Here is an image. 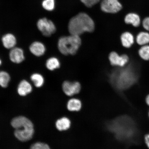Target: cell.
<instances>
[{
  "label": "cell",
  "mask_w": 149,
  "mask_h": 149,
  "mask_svg": "<svg viewBox=\"0 0 149 149\" xmlns=\"http://www.w3.org/2000/svg\"><path fill=\"white\" fill-rule=\"evenodd\" d=\"M10 80L11 77L8 72L3 70L0 71V86L2 88H6Z\"/></svg>",
  "instance_id": "20"
},
{
  "label": "cell",
  "mask_w": 149,
  "mask_h": 149,
  "mask_svg": "<svg viewBox=\"0 0 149 149\" xmlns=\"http://www.w3.org/2000/svg\"><path fill=\"white\" fill-rule=\"evenodd\" d=\"M146 102L147 104L149 105V95L147 96L146 98Z\"/></svg>",
  "instance_id": "28"
},
{
  "label": "cell",
  "mask_w": 149,
  "mask_h": 149,
  "mask_svg": "<svg viewBox=\"0 0 149 149\" xmlns=\"http://www.w3.org/2000/svg\"><path fill=\"white\" fill-rule=\"evenodd\" d=\"M145 143L149 148V133L145 136Z\"/></svg>",
  "instance_id": "27"
},
{
  "label": "cell",
  "mask_w": 149,
  "mask_h": 149,
  "mask_svg": "<svg viewBox=\"0 0 149 149\" xmlns=\"http://www.w3.org/2000/svg\"><path fill=\"white\" fill-rule=\"evenodd\" d=\"M82 104L81 100L77 98H72L68 100L67 104V107L69 111H78L81 109Z\"/></svg>",
  "instance_id": "17"
},
{
  "label": "cell",
  "mask_w": 149,
  "mask_h": 149,
  "mask_svg": "<svg viewBox=\"0 0 149 149\" xmlns=\"http://www.w3.org/2000/svg\"><path fill=\"white\" fill-rule=\"evenodd\" d=\"M125 22L127 24H130L135 27L139 26L141 23V19L138 15L130 13L126 15Z\"/></svg>",
  "instance_id": "15"
},
{
  "label": "cell",
  "mask_w": 149,
  "mask_h": 149,
  "mask_svg": "<svg viewBox=\"0 0 149 149\" xmlns=\"http://www.w3.org/2000/svg\"><path fill=\"white\" fill-rule=\"evenodd\" d=\"M68 27L71 34L79 36L85 32H92L94 30L95 24L88 15L81 13L70 20Z\"/></svg>",
  "instance_id": "3"
},
{
  "label": "cell",
  "mask_w": 149,
  "mask_h": 149,
  "mask_svg": "<svg viewBox=\"0 0 149 149\" xmlns=\"http://www.w3.org/2000/svg\"><path fill=\"white\" fill-rule=\"evenodd\" d=\"M102 11L109 13H116L122 9V5L118 0H103L100 5Z\"/></svg>",
  "instance_id": "7"
},
{
  "label": "cell",
  "mask_w": 149,
  "mask_h": 149,
  "mask_svg": "<svg viewBox=\"0 0 149 149\" xmlns=\"http://www.w3.org/2000/svg\"><path fill=\"white\" fill-rule=\"evenodd\" d=\"M11 125L15 128V136L19 140L26 141L32 138L34 133V127L33 123L27 117H15L11 121Z\"/></svg>",
  "instance_id": "4"
},
{
  "label": "cell",
  "mask_w": 149,
  "mask_h": 149,
  "mask_svg": "<svg viewBox=\"0 0 149 149\" xmlns=\"http://www.w3.org/2000/svg\"></svg>",
  "instance_id": "30"
},
{
  "label": "cell",
  "mask_w": 149,
  "mask_h": 149,
  "mask_svg": "<svg viewBox=\"0 0 149 149\" xmlns=\"http://www.w3.org/2000/svg\"><path fill=\"white\" fill-rule=\"evenodd\" d=\"M45 66L48 70L53 71L60 68L61 63L57 58L52 57L46 60Z\"/></svg>",
  "instance_id": "19"
},
{
  "label": "cell",
  "mask_w": 149,
  "mask_h": 149,
  "mask_svg": "<svg viewBox=\"0 0 149 149\" xmlns=\"http://www.w3.org/2000/svg\"><path fill=\"white\" fill-rule=\"evenodd\" d=\"M106 128L121 142L130 145L137 144L140 141V132L137 124L128 115H122L108 122Z\"/></svg>",
  "instance_id": "1"
},
{
  "label": "cell",
  "mask_w": 149,
  "mask_h": 149,
  "mask_svg": "<svg viewBox=\"0 0 149 149\" xmlns=\"http://www.w3.org/2000/svg\"><path fill=\"white\" fill-rule=\"evenodd\" d=\"M120 39L122 45L127 48L131 47L134 42L133 35L130 32H126L123 33L121 35Z\"/></svg>",
  "instance_id": "16"
},
{
  "label": "cell",
  "mask_w": 149,
  "mask_h": 149,
  "mask_svg": "<svg viewBox=\"0 0 149 149\" xmlns=\"http://www.w3.org/2000/svg\"><path fill=\"white\" fill-rule=\"evenodd\" d=\"M81 44V39L79 36L71 35L61 37L58 42V48L63 55H74L77 53Z\"/></svg>",
  "instance_id": "5"
},
{
  "label": "cell",
  "mask_w": 149,
  "mask_h": 149,
  "mask_svg": "<svg viewBox=\"0 0 149 149\" xmlns=\"http://www.w3.org/2000/svg\"><path fill=\"white\" fill-rule=\"evenodd\" d=\"M137 74L130 67L115 71L110 76L112 85L117 90L123 91L129 88L136 83Z\"/></svg>",
  "instance_id": "2"
},
{
  "label": "cell",
  "mask_w": 149,
  "mask_h": 149,
  "mask_svg": "<svg viewBox=\"0 0 149 149\" xmlns=\"http://www.w3.org/2000/svg\"><path fill=\"white\" fill-rule=\"evenodd\" d=\"M62 89L65 94L68 96L77 94L81 91V85L77 81H65L62 85Z\"/></svg>",
  "instance_id": "8"
},
{
  "label": "cell",
  "mask_w": 149,
  "mask_h": 149,
  "mask_svg": "<svg viewBox=\"0 0 149 149\" xmlns=\"http://www.w3.org/2000/svg\"><path fill=\"white\" fill-rule=\"evenodd\" d=\"M29 50L33 55L37 57L43 56L46 52V47L42 42L35 41L33 42L29 47Z\"/></svg>",
  "instance_id": "11"
},
{
  "label": "cell",
  "mask_w": 149,
  "mask_h": 149,
  "mask_svg": "<svg viewBox=\"0 0 149 149\" xmlns=\"http://www.w3.org/2000/svg\"><path fill=\"white\" fill-rule=\"evenodd\" d=\"M142 24L143 27L146 30L149 31V17L145 18L143 20Z\"/></svg>",
  "instance_id": "26"
},
{
  "label": "cell",
  "mask_w": 149,
  "mask_h": 149,
  "mask_svg": "<svg viewBox=\"0 0 149 149\" xmlns=\"http://www.w3.org/2000/svg\"><path fill=\"white\" fill-rule=\"evenodd\" d=\"M139 55L141 58L145 61L149 60V46H143L139 51Z\"/></svg>",
  "instance_id": "22"
},
{
  "label": "cell",
  "mask_w": 149,
  "mask_h": 149,
  "mask_svg": "<svg viewBox=\"0 0 149 149\" xmlns=\"http://www.w3.org/2000/svg\"><path fill=\"white\" fill-rule=\"evenodd\" d=\"M30 149H51L49 146L45 143L37 142L31 145Z\"/></svg>",
  "instance_id": "24"
},
{
  "label": "cell",
  "mask_w": 149,
  "mask_h": 149,
  "mask_svg": "<svg viewBox=\"0 0 149 149\" xmlns=\"http://www.w3.org/2000/svg\"><path fill=\"white\" fill-rule=\"evenodd\" d=\"M86 6L91 7L97 3L100 0H81Z\"/></svg>",
  "instance_id": "25"
},
{
  "label": "cell",
  "mask_w": 149,
  "mask_h": 149,
  "mask_svg": "<svg viewBox=\"0 0 149 149\" xmlns=\"http://www.w3.org/2000/svg\"><path fill=\"white\" fill-rule=\"evenodd\" d=\"M2 64V61L1 59L0 58V66H1Z\"/></svg>",
  "instance_id": "29"
},
{
  "label": "cell",
  "mask_w": 149,
  "mask_h": 149,
  "mask_svg": "<svg viewBox=\"0 0 149 149\" xmlns=\"http://www.w3.org/2000/svg\"><path fill=\"white\" fill-rule=\"evenodd\" d=\"M71 121L66 117H63L58 119L56 122V128L59 131H65L69 129L70 127Z\"/></svg>",
  "instance_id": "14"
},
{
  "label": "cell",
  "mask_w": 149,
  "mask_h": 149,
  "mask_svg": "<svg viewBox=\"0 0 149 149\" xmlns=\"http://www.w3.org/2000/svg\"><path fill=\"white\" fill-rule=\"evenodd\" d=\"M42 6L44 9L48 11H52L55 8V0H43L42 2Z\"/></svg>",
  "instance_id": "23"
},
{
  "label": "cell",
  "mask_w": 149,
  "mask_h": 149,
  "mask_svg": "<svg viewBox=\"0 0 149 149\" xmlns=\"http://www.w3.org/2000/svg\"><path fill=\"white\" fill-rule=\"evenodd\" d=\"M136 42L140 45H146L149 42V33L146 32L139 33L136 37Z\"/></svg>",
  "instance_id": "21"
},
{
  "label": "cell",
  "mask_w": 149,
  "mask_h": 149,
  "mask_svg": "<svg viewBox=\"0 0 149 149\" xmlns=\"http://www.w3.org/2000/svg\"><path fill=\"white\" fill-rule=\"evenodd\" d=\"M109 58L113 66L123 67L129 61V58L126 55L120 56L116 52H112L110 54Z\"/></svg>",
  "instance_id": "10"
},
{
  "label": "cell",
  "mask_w": 149,
  "mask_h": 149,
  "mask_svg": "<svg viewBox=\"0 0 149 149\" xmlns=\"http://www.w3.org/2000/svg\"><path fill=\"white\" fill-rule=\"evenodd\" d=\"M37 27L44 36L49 37L55 33L56 27L51 20L44 17L40 19L37 22Z\"/></svg>",
  "instance_id": "6"
},
{
  "label": "cell",
  "mask_w": 149,
  "mask_h": 149,
  "mask_svg": "<svg viewBox=\"0 0 149 149\" xmlns=\"http://www.w3.org/2000/svg\"><path fill=\"white\" fill-rule=\"evenodd\" d=\"M9 56L10 61L16 64L22 63L25 58L24 50L21 48L16 47L10 50Z\"/></svg>",
  "instance_id": "9"
},
{
  "label": "cell",
  "mask_w": 149,
  "mask_h": 149,
  "mask_svg": "<svg viewBox=\"0 0 149 149\" xmlns=\"http://www.w3.org/2000/svg\"><path fill=\"white\" fill-rule=\"evenodd\" d=\"M32 85L27 80H22L19 83L17 88V92L20 96H26L32 92Z\"/></svg>",
  "instance_id": "13"
},
{
  "label": "cell",
  "mask_w": 149,
  "mask_h": 149,
  "mask_svg": "<svg viewBox=\"0 0 149 149\" xmlns=\"http://www.w3.org/2000/svg\"><path fill=\"white\" fill-rule=\"evenodd\" d=\"M1 42L3 47L7 49H11L15 47L17 40L15 36L11 33H8L2 37Z\"/></svg>",
  "instance_id": "12"
},
{
  "label": "cell",
  "mask_w": 149,
  "mask_h": 149,
  "mask_svg": "<svg viewBox=\"0 0 149 149\" xmlns=\"http://www.w3.org/2000/svg\"><path fill=\"white\" fill-rule=\"evenodd\" d=\"M30 79L35 86L37 88H40L44 85L45 79L42 74L38 72L31 74Z\"/></svg>",
  "instance_id": "18"
}]
</instances>
